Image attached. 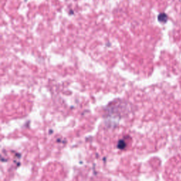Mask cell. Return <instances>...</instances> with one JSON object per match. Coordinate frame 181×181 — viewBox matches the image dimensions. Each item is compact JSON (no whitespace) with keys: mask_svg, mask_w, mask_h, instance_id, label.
<instances>
[{"mask_svg":"<svg viewBox=\"0 0 181 181\" xmlns=\"http://www.w3.org/2000/svg\"><path fill=\"white\" fill-rule=\"evenodd\" d=\"M167 17L168 16H166V15L164 14H162L159 16V21L163 23V22H166V20L168 19Z\"/></svg>","mask_w":181,"mask_h":181,"instance_id":"6da1fadb","label":"cell"}]
</instances>
